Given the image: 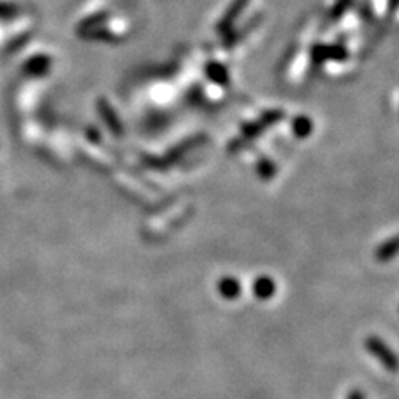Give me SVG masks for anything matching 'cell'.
<instances>
[{
	"label": "cell",
	"mask_w": 399,
	"mask_h": 399,
	"mask_svg": "<svg viewBox=\"0 0 399 399\" xmlns=\"http://www.w3.org/2000/svg\"><path fill=\"white\" fill-rule=\"evenodd\" d=\"M274 285L270 278H259V281L257 283V293L259 298H270L273 294Z\"/></svg>",
	"instance_id": "1"
},
{
	"label": "cell",
	"mask_w": 399,
	"mask_h": 399,
	"mask_svg": "<svg viewBox=\"0 0 399 399\" xmlns=\"http://www.w3.org/2000/svg\"><path fill=\"white\" fill-rule=\"evenodd\" d=\"M223 285H225V288H222V291H223V296H226V298H233V296H237V294L233 293V286H238V285H237V281H235V279H231V278L225 279V281H223Z\"/></svg>",
	"instance_id": "2"
}]
</instances>
